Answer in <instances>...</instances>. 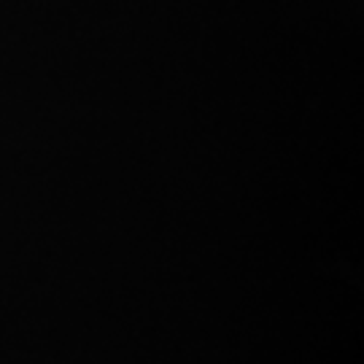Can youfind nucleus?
<instances>
[]
</instances>
